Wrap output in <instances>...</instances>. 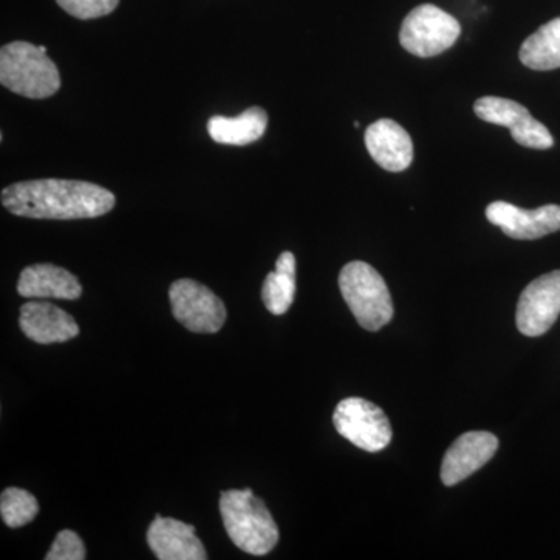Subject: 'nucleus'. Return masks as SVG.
Wrapping results in <instances>:
<instances>
[{
  "label": "nucleus",
  "instance_id": "nucleus-16",
  "mask_svg": "<svg viewBox=\"0 0 560 560\" xmlns=\"http://www.w3.org/2000/svg\"><path fill=\"white\" fill-rule=\"evenodd\" d=\"M268 114L264 109H246L237 117L213 116L208 121V132L213 142L224 145H248L265 135Z\"/></svg>",
  "mask_w": 560,
  "mask_h": 560
},
{
  "label": "nucleus",
  "instance_id": "nucleus-5",
  "mask_svg": "<svg viewBox=\"0 0 560 560\" xmlns=\"http://www.w3.org/2000/svg\"><path fill=\"white\" fill-rule=\"evenodd\" d=\"M459 35V22L452 14L423 3L401 22L399 38L401 47L415 57L430 58L451 49Z\"/></svg>",
  "mask_w": 560,
  "mask_h": 560
},
{
  "label": "nucleus",
  "instance_id": "nucleus-19",
  "mask_svg": "<svg viewBox=\"0 0 560 560\" xmlns=\"http://www.w3.org/2000/svg\"><path fill=\"white\" fill-rule=\"evenodd\" d=\"M39 512L38 500L27 490L9 488L0 497V514L9 528H22L35 521Z\"/></svg>",
  "mask_w": 560,
  "mask_h": 560
},
{
  "label": "nucleus",
  "instance_id": "nucleus-1",
  "mask_svg": "<svg viewBox=\"0 0 560 560\" xmlns=\"http://www.w3.org/2000/svg\"><path fill=\"white\" fill-rule=\"evenodd\" d=\"M2 205L13 215L27 219H97L113 210L116 197L86 180L35 179L5 187Z\"/></svg>",
  "mask_w": 560,
  "mask_h": 560
},
{
  "label": "nucleus",
  "instance_id": "nucleus-3",
  "mask_svg": "<svg viewBox=\"0 0 560 560\" xmlns=\"http://www.w3.org/2000/svg\"><path fill=\"white\" fill-rule=\"evenodd\" d=\"M0 83L22 97L40 101L61 88L57 65L35 44L14 40L0 50Z\"/></svg>",
  "mask_w": 560,
  "mask_h": 560
},
{
  "label": "nucleus",
  "instance_id": "nucleus-4",
  "mask_svg": "<svg viewBox=\"0 0 560 560\" xmlns=\"http://www.w3.org/2000/svg\"><path fill=\"white\" fill-rule=\"evenodd\" d=\"M340 290L350 312L363 329L381 330L393 319L388 285L366 261H350L340 272Z\"/></svg>",
  "mask_w": 560,
  "mask_h": 560
},
{
  "label": "nucleus",
  "instance_id": "nucleus-17",
  "mask_svg": "<svg viewBox=\"0 0 560 560\" xmlns=\"http://www.w3.org/2000/svg\"><path fill=\"white\" fill-rule=\"evenodd\" d=\"M296 293V259L290 250L280 254L276 270L270 272L261 287V300L272 315L289 312Z\"/></svg>",
  "mask_w": 560,
  "mask_h": 560
},
{
  "label": "nucleus",
  "instance_id": "nucleus-9",
  "mask_svg": "<svg viewBox=\"0 0 560 560\" xmlns=\"http://www.w3.org/2000/svg\"><path fill=\"white\" fill-rule=\"evenodd\" d=\"M560 315V271L540 276L523 290L517 304V327L526 337H540Z\"/></svg>",
  "mask_w": 560,
  "mask_h": 560
},
{
  "label": "nucleus",
  "instance_id": "nucleus-13",
  "mask_svg": "<svg viewBox=\"0 0 560 560\" xmlns=\"http://www.w3.org/2000/svg\"><path fill=\"white\" fill-rule=\"evenodd\" d=\"M20 326L25 337L39 345L69 341L80 334L75 319L50 302L32 301L22 305Z\"/></svg>",
  "mask_w": 560,
  "mask_h": 560
},
{
  "label": "nucleus",
  "instance_id": "nucleus-12",
  "mask_svg": "<svg viewBox=\"0 0 560 560\" xmlns=\"http://www.w3.org/2000/svg\"><path fill=\"white\" fill-rule=\"evenodd\" d=\"M147 541L154 556L161 560L208 559L205 545L195 534V526L175 518L158 514L151 522Z\"/></svg>",
  "mask_w": 560,
  "mask_h": 560
},
{
  "label": "nucleus",
  "instance_id": "nucleus-20",
  "mask_svg": "<svg viewBox=\"0 0 560 560\" xmlns=\"http://www.w3.org/2000/svg\"><path fill=\"white\" fill-rule=\"evenodd\" d=\"M120 0H57L70 16L77 20H97V18L106 16L113 13L119 5Z\"/></svg>",
  "mask_w": 560,
  "mask_h": 560
},
{
  "label": "nucleus",
  "instance_id": "nucleus-21",
  "mask_svg": "<svg viewBox=\"0 0 560 560\" xmlns=\"http://www.w3.org/2000/svg\"><path fill=\"white\" fill-rule=\"evenodd\" d=\"M47 560H84L86 548L79 534L70 529H62L55 537L54 545L46 555Z\"/></svg>",
  "mask_w": 560,
  "mask_h": 560
},
{
  "label": "nucleus",
  "instance_id": "nucleus-2",
  "mask_svg": "<svg viewBox=\"0 0 560 560\" xmlns=\"http://www.w3.org/2000/svg\"><path fill=\"white\" fill-rule=\"evenodd\" d=\"M220 512L228 536L242 551L265 556L278 545V525L267 504L253 490L232 489L221 493Z\"/></svg>",
  "mask_w": 560,
  "mask_h": 560
},
{
  "label": "nucleus",
  "instance_id": "nucleus-15",
  "mask_svg": "<svg viewBox=\"0 0 560 560\" xmlns=\"http://www.w3.org/2000/svg\"><path fill=\"white\" fill-rule=\"evenodd\" d=\"M18 293L28 300H79L83 293L80 280L72 272L51 264L24 268L18 282Z\"/></svg>",
  "mask_w": 560,
  "mask_h": 560
},
{
  "label": "nucleus",
  "instance_id": "nucleus-8",
  "mask_svg": "<svg viewBox=\"0 0 560 560\" xmlns=\"http://www.w3.org/2000/svg\"><path fill=\"white\" fill-rule=\"evenodd\" d=\"M478 119L510 128L512 139L526 149L548 150L555 145L551 132L539 120L530 116L521 103L501 97H481L475 102Z\"/></svg>",
  "mask_w": 560,
  "mask_h": 560
},
{
  "label": "nucleus",
  "instance_id": "nucleus-7",
  "mask_svg": "<svg viewBox=\"0 0 560 560\" xmlns=\"http://www.w3.org/2000/svg\"><path fill=\"white\" fill-rule=\"evenodd\" d=\"M172 312L178 323L194 334H217L226 320L223 301L208 287L191 279L172 283Z\"/></svg>",
  "mask_w": 560,
  "mask_h": 560
},
{
  "label": "nucleus",
  "instance_id": "nucleus-18",
  "mask_svg": "<svg viewBox=\"0 0 560 560\" xmlns=\"http://www.w3.org/2000/svg\"><path fill=\"white\" fill-rule=\"evenodd\" d=\"M521 61L534 70L560 68V18L541 25L523 43Z\"/></svg>",
  "mask_w": 560,
  "mask_h": 560
},
{
  "label": "nucleus",
  "instance_id": "nucleus-11",
  "mask_svg": "<svg viewBox=\"0 0 560 560\" xmlns=\"http://www.w3.org/2000/svg\"><path fill=\"white\" fill-rule=\"evenodd\" d=\"M499 451V438L489 431H469L460 434L442 459L441 480L455 486L488 464Z\"/></svg>",
  "mask_w": 560,
  "mask_h": 560
},
{
  "label": "nucleus",
  "instance_id": "nucleus-6",
  "mask_svg": "<svg viewBox=\"0 0 560 560\" xmlns=\"http://www.w3.org/2000/svg\"><path fill=\"white\" fill-rule=\"evenodd\" d=\"M334 425L342 438L364 452H382L393 440V429L385 411L360 397H349L338 404Z\"/></svg>",
  "mask_w": 560,
  "mask_h": 560
},
{
  "label": "nucleus",
  "instance_id": "nucleus-10",
  "mask_svg": "<svg viewBox=\"0 0 560 560\" xmlns=\"http://www.w3.org/2000/svg\"><path fill=\"white\" fill-rule=\"evenodd\" d=\"M486 217L490 223L499 226L508 237L515 241H537L560 231V206L558 205L526 210L511 202L493 201L486 209Z\"/></svg>",
  "mask_w": 560,
  "mask_h": 560
},
{
  "label": "nucleus",
  "instance_id": "nucleus-14",
  "mask_svg": "<svg viewBox=\"0 0 560 560\" xmlns=\"http://www.w3.org/2000/svg\"><path fill=\"white\" fill-rule=\"evenodd\" d=\"M372 160L388 172H404L412 162V140L397 121L382 119L372 124L364 135Z\"/></svg>",
  "mask_w": 560,
  "mask_h": 560
}]
</instances>
